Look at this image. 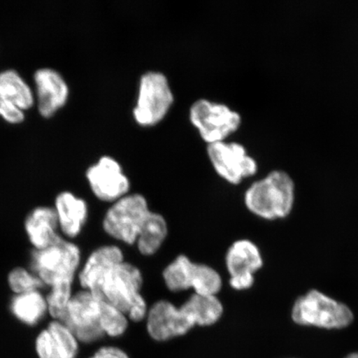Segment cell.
<instances>
[{"label":"cell","instance_id":"21","mask_svg":"<svg viewBox=\"0 0 358 358\" xmlns=\"http://www.w3.org/2000/svg\"><path fill=\"white\" fill-rule=\"evenodd\" d=\"M62 358H77L79 341L67 327L59 320H52L47 327Z\"/></svg>","mask_w":358,"mask_h":358},{"label":"cell","instance_id":"2","mask_svg":"<svg viewBox=\"0 0 358 358\" xmlns=\"http://www.w3.org/2000/svg\"><path fill=\"white\" fill-rule=\"evenodd\" d=\"M144 277L140 268L124 259L107 268L90 292L124 313L129 321L146 319L149 307L141 290Z\"/></svg>","mask_w":358,"mask_h":358},{"label":"cell","instance_id":"15","mask_svg":"<svg viewBox=\"0 0 358 358\" xmlns=\"http://www.w3.org/2000/svg\"><path fill=\"white\" fill-rule=\"evenodd\" d=\"M55 208L61 235L66 240H73L82 234L89 216L86 200L73 192H62L56 196Z\"/></svg>","mask_w":358,"mask_h":358},{"label":"cell","instance_id":"22","mask_svg":"<svg viewBox=\"0 0 358 358\" xmlns=\"http://www.w3.org/2000/svg\"><path fill=\"white\" fill-rule=\"evenodd\" d=\"M129 321L124 313L102 299L101 327L106 336L110 338L120 337L127 332Z\"/></svg>","mask_w":358,"mask_h":358},{"label":"cell","instance_id":"8","mask_svg":"<svg viewBox=\"0 0 358 358\" xmlns=\"http://www.w3.org/2000/svg\"><path fill=\"white\" fill-rule=\"evenodd\" d=\"M102 299L90 291L82 289L73 294L59 320L74 334L79 343L91 344L105 337L101 327Z\"/></svg>","mask_w":358,"mask_h":358},{"label":"cell","instance_id":"23","mask_svg":"<svg viewBox=\"0 0 358 358\" xmlns=\"http://www.w3.org/2000/svg\"><path fill=\"white\" fill-rule=\"evenodd\" d=\"M8 287L15 294L33 292L44 287L43 281L32 271L24 267H16L8 273Z\"/></svg>","mask_w":358,"mask_h":358},{"label":"cell","instance_id":"7","mask_svg":"<svg viewBox=\"0 0 358 358\" xmlns=\"http://www.w3.org/2000/svg\"><path fill=\"white\" fill-rule=\"evenodd\" d=\"M163 280L167 289L173 293L189 289L204 296H217L222 288V279L214 268L196 263L180 255L165 267Z\"/></svg>","mask_w":358,"mask_h":358},{"label":"cell","instance_id":"14","mask_svg":"<svg viewBox=\"0 0 358 358\" xmlns=\"http://www.w3.org/2000/svg\"><path fill=\"white\" fill-rule=\"evenodd\" d=\"M34 78L38 112L43 117L51 118L69 100V85L61 73L49 67L36 71Z\"/></svg>","mask_w":358,"mask_h":358},{"label":"cell","instance_id":"10","mask_svg":"<svg viewBox=\"0 0 358 358\" xmlns=\"http://www.w3.org/2000/svg\"><path fill=\"white\" fill-rule=\"evenodd\" d=\"M189 116L191 122L208 145L226 141L241 122L238 112L225 104L207 99L195 101L191 106Z\"/></svg>","mask_w":358,"mask_h":358},{"label":"cell","instance_id":"16","mask_svg":"<svg viewBox=\"0 0 358 358\" xmlns=\"http://www.w3.org/2000/svg\"><path fill=\"white\" fill-rule=\"evenodd\" d=\"M24 229L34 250L49 248L61 238L58 234L57 217L55 208L39 206L31 211L24 222Z\"/></svg>","mask_w":358,"mask_h":358},{"label":"cell","instance_id":"19","mask_svg":"<svg viewBox=\"0 0 358 358\" xmlns=\"http://www.w3.org/2000/svg\"><path fill=\"white\" fill-rule=\"evenodd\" d=\"M0 95L24 111L30 109L35 102L33 90L13 69L0 71Z\"/></svg>","mask_w":358,"mask_h":358},{"label":"cell","instance_id":"6","mask_svg":"<svg viewBox=\"0 0 358 358\" xmlns=\"http://www.w3.org/2000/svg\"><path fill=\"white\" fill-rule=\"evenodd\" d=\"M292 320L299 325L340 329L352 323L353 313L346 304L312 289L295 301Z\"/></svg>","mask_w":358,"mask_h":358},{"label":"cell","instance_id":"4","mask_svg":"<svg viewBox=\"0 0 358 358\" xmlns=\"http://www.w3.org/2000/svg\"><path fill=\"white\" fill-rule=\"evenodd\" d=\"M82 259L79 246L64 237L43 250L31 254V271L49 288L73 285Z\"/></svg>","mask_w":358,"mask_h":358},{"label":"cell","instance_id":"5","mask_svg":"<svg viewBox=\"0 0 358 358\" xmlns=\"http://www.w3.org/2000/svg\"><path fill=\"white\" fill-rule=\"evenodd\" d=\"M152 214L144 196L129 194L107 209L102 221L103 230L116 241L136 245L144 234Z\"/></svg>","mask_w":358,"mask_h":358},{"label":"cell","instance_id":"18","mask_svg":"<svg viewBox=\"0 0 358 358\" xmlns=\"http://www.w3.org/2000/svg\"><path fill=\"white\" fill-rule=\"evenodd\" d=\"M10 310L20 323L34 327L38 325L48 313L47 298L41 290L15 294L10 301Z\"/></svg>","mask_w":358,"mask_h":358},{"label":"cell","instance_id":"24","mask_svg":"<svg viewBox=\"0 0 358 358\" xmlns=\"http://www.w3.org/2000/svg\"><path fill=\"white\" fill-rule=\"evenodd\" d=\"M35 350L38 358H62L60 352L47 329L42 330L36 338Z\"/></svg>","mask_w":358,"mask_h":358},{"label":"cell","instance_id":"20","mask_svg":"<svg viewBox=\"0 0 358 358\" xmlns=\"http://www.w3.org/2000/svg\"><path fill=\"white\" fill-rule=\"evenodd\" d=\"M169 234L166 219L157 213L152 214L144 234L138 239L136 246L143 256H153L163 245Z\"/></svg>","mask_w":358,"mask_h":358},{"label":"cell","instance_id":"25","mask_svg":"<svg viewBox=\"0 0 358 358\" xmlns=\"http://www.w3.org/2000/svg\"><path fill=\"white\" fill-rule=\"evenodd\" d=\"M0 116L6 122L12 124H20L25 118L24 110L1 95H0Z\"/></svg>","mask_w":358,"mask_h":358},{"label":"cell","instance_id":"3","mask_svg":"<svg viewBox=\"0 0 358 358\" xmlns=\"http://www.w3.org/2000/svg\"><path fill=\"white\" fill-rule=\"evenodd\" d=\"M244 201L249 211L259 217L266 220L286 217L294 205L293 179L282 170H274L248 187Z\"/></svg>","mask_w":358,"mask_h":358},{"label":"cell","instance_id":"9","mask_svg":"<svg viewBox=\"0 0 358 358\" xmlns=\"http://www.w3.org/2000/svg\"><path fill=\"white\" fill-rule=\"evenodd\" d=\"M173 95L166 76L159 71H147L141 76L134 116L145 127L162 120L171 106Z\"/></svg>","mask_w":358,"mask_h":358},{"label":"cell","instance_id":"27","mask_svg":"<svg viewBox=\"0 0 358 358\" xmlns=\"http://www.w3.org/2000/svg\"><path fill=\"white\" fill-rule=\"evenodd\" d=\"M345 358H358V352H353Z\"/></svg>","mask_w":358,"mask_h":358},{"label":"cell","instance_id":"1","mask_svg":"<svg viewBox=\"0 0 358 358\" xmlns=\"http://www.w3.org/2000/svg\"><path fill=\"white\" fill-rule=\"evenodd\" d=\"M224 313L217 296L192 294L180 306L161 299L149 308L146 316L147 332L157 342L182 337L196 326L217 324Z\"/></svg>","mask_w":358,"mask_h":358},{"label":"cell","instance_id":"13","mask_svg":"<svg viewBox=\"0 0 358 358\" xmlns=\"http://www.w3.org/2000/svg\"><path fill=\"white\" fill-rule=\"evenodd\" d=\"M226 267L229 285L235 290L252 288L254 275L263 266V259L258 246L248 239L237 240L226 254Z\"/></svg>","mask_w":358,"mask_h":358},{"label":"cell","instance_id":"26","mask_svg":"<svg viewBox=\"0 0 358 358\" xmlns=\"http://www.w3.org/2000/svg\"><path fill=\"white\" fill-rule=\"evenodd\" d=\"M89 358H129L127 353L117 347H101Z\"/></svg>","mask_w":358,"mask_h":358},{"label":"cell","instance_id":"17","mask_svg":"<svg viewBox=\"0 0 358 358\" xmlns=\"http://www.w3.org/2000/svg\"><path fill=\"white\" fill-rule=\"evenodd\" d=\"M123 259L122 249L114 245H102L94 250L78 272L80 287L92 290L106 268Z\"/></svg>","mask_w":358,"mask_h":358},{"label":"cell","instance_id":"12","mask_svg":"<svg viewBox=\"0 0 358 358\" xmlns=\"http://www.w3.org/2000/svg\"><path fill=\"white\" fill-rule=\"evenodd\" d=\"M90 189L97 199L113 203L129 194L131 182L122 165L110 156H102L87 170Z\"/></svg>","mask_w":358,"mask_h":358},{"label":"cell","instance_id":"11","mask_svg":"<svg viewBox=\"0 0 358 358\" xmlns=\"http://www.w3.org/2000/svg\"><path fill=\"white\" fill-rule=\"evenodd\" d=\"M208 155L218 176L231 185H239L257 171V161L240 143L223 141L209 144Z\"/></svg>","mask_w":358,"mask_h":358}]
</instances>
